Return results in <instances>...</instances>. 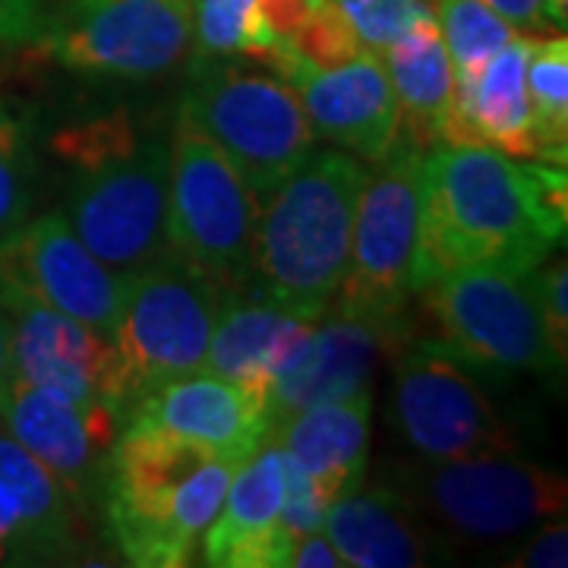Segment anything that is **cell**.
Masks as SVG:
<instances>
[{
  "instance_id": "ab89813d",
  "label": "cell",
  "mask_w": 568,
  "mask_h": 568,
  "mask_svg": "<svg viewBox=\"0 0 568 568\" xmlns=\"http://www.w3.org/2000/svg\"><path fill=\"white\" fill-rule=\"evenodd\" d=\"M77 3H82V0H44V7H48V26H51V20H54L58 13L70 10V7H77Z\"/></svg>"
},
{
  "instance_id": "8992f818",
  "label": "cell",
  "mask_w": 568,
  "mask_h": 568,
  "mask_svg": "<svg viewBox=\"0 0 568 568\" xmlns=\"http://www.w3.org/2000/svg\"><path fill=\"white\" fill-rule=\"evenodd\" d=\"M424 294L443 347L467 369L511 376L566 366L540 313L537 268L467 265L429 282Z\"/></svg>"
},
{
  "instance_id": "ac0fdd59",
  "label": "cell",
  "mask_w": 568,
  "mask_h": 568,
  "mask_svg": "<svg viewBox=\"0 0 568 568\" xmlns=\"http://www.w3.org/2000/svg\"><path fill=\"white\" fill-rule=\"evenodd\" d=\"M530 41L515 36L487 63L455 77L439 142L484 145L511 159H540L525 85Z\"/></svg>"
},
{
  "instance_id": "7a4b0ae2",
  "label": "cell",
  "mask_w": 568,
  "mask_h": 568,
  "mask_svg": "<svg viewBox=\"0 0 568 568\" xmlns=\"http://www.w3.org/2000/svg\"><path fill=\"white\" fill-rule=\"evenodd\" d=\"M241 465L140 424H123L104 470V518L130 566H190Z\"/></svg>"
},
{
  "instance_id": "4fadbf2b",
  "label": "cell",
  "mask_w": 568,
  "mask_h": 568,
  "mask_svg": "<svg viewBox=\"0 0 568 568\" xmlns=\"http://www.w3.org/2000/svg\"><path fill=\"white\" fill-rule=\"evenodd\" d=\"M3 301L10 310V379L73 405H108L126 417L121 357L111 335L10 287H3Z\"/></svg>"
},
{
  "instance_id": "d4e9b609",
  "label": "cell",
  "mask_w": 568,
  "mask_h": 568,
  "mask_svg": "<svg viewBox=\"0 0 568 568\" xmlns=\"http://www.w3.org/2000/svg\"><path fill=\"white\" fill-rule=\"evenodd\" d=\"M0 484L17 499L13 544L22 559H58L73 549L70 496L61 480L13 436H0Z\"/></svg>"
},
{
  "instance_id": "d6986e66",
  "label": "cell",
  "mask_w": 568,
  "mask_h": 568,
  "mask_svg": "<svg viewBox=\"0 0 568 568\" xmlns=\"http://www.w3.org/2000/svg\"><path fill=\"white\" fill-rule=\"evenodd\" d=\"M287 462L275 443H263L234 470L224 503L203 537V562L215 568H282L291 547L278 534Z\"/></svg>"
},
{
  "instance_id": "3957f363",
  "label": "cell",
  "mask_w": 568,
  "mask_h": 568,
  "mask_svg": "<svg viewBox=\"0 0 568 568\" xmlns=\"http://www.w3.org/2000/svg\"><path fill=\"white\" fill-rule=\"evenodd\" d=\"M364 164L328 152L306 159L256 219L250 278L268 304L320 320L345 282Z\"/></svg>"
},
{
  "instance_id": "8fae6325",
  "label": "cell",
  "mask_w": 568,
  "mask_h": 568,
  "mask_svg": "<svg viewBox=\"0 0 568 568\" xmlns=\"http://www.w3.org/2000/svg\"><path fill=\"white\" fill-rule=\"evenodd\" d=\"M395 420L405 439L429 462L503 455L515 433L499 417L484 388L443 345L402 351L395 366Z\"/></svg>"
},
{
  "instance_id": "277c9868",
  "label": "cell",
  "mask_w": 568,
  "mask_h": 568,
  "mask_svg": "<svg viewBox=\"0 0 568 568\" xmlns=\"http://www.w3.org/2000/svg\"><path fill=\"white\" fill-rule=\"evenodd\" d=\"M58 152L77 168L67 222L108 268L123 275L168 250L164 142H142L126 114H111L67 130Z\"/></svg>"
},
{
  "instance_id": "f546056e",
  "label": "cell",
  "mask_w": 568,
  "mask_h": 568,
  "mask_svg": "<svg viewBox=\"0 0 568 568\" xmlns=\"http://www.w3.org/2000/svg\"><path fill=\"white\" fill-rule=\"evenodd\" d=\"M287 41L316 70H335V67L366 54L354 29L342 17V10L335 7V0H320L313 7V13L294 29V36Z\"/></svg>"
},
{
  "instance_id": "9a60e30c",
  "label": "cell",
  "mask_w": 568,
  "mask_h": 568,
  "mask_svg": "<svg viewBox=\"0 0 568 568\" xmlns=\"http://www.w3.org/2000/svg\"><path fill=\"white\" fill-rule=\"evenodd\" d=\"M0 417L10 436L61 480L67 496L102 487L123 429V414L114 407L73 405L22 379H10L0 392Z\"/></svg>"
},
{
  "instance_id": "6da1fadb",
  "label": "cell",
  "mask_w": 568,
  "mask_h": 568,
  "mask_svg": "<svg viewBox=\"0 0 568 568\" xmlns=\"http://www.w3.org/2000/svg\"><path fill=\"white\" fill-rule=\"evenodd\" d=\"M414 291L467 265L540 268L566 241L568 181L556 164H515L484 145L436 142L420 159Z\"/></svg>"
},
{
  "instance_id": "603a6c76",
  "label": "cell",
  "mask_w": 568,
  "mask_h": 568,
  "mask_svg": "<svg viewBox=\"0 0 568 568\" xmlns=\"http://www.w3.org/2000/svg\"><path fill=\"white\" fill-rule=\"evenodd\" d=\"M323 530L345 566L417 568L429 562V544L407 515L402 496L388 489H347L325 515Z\"/></svg>"
},
{
  "instance_id": "30bf717a",
  "label": "cell",
  "mask_w": 568,
  "mask_h": 568,
  "mask_svg": "<svg viewBox=\"0 0 568 568\" xmlns=\"http://www.w3.org/2000/svg\"><path fill=\"white\" fill-rule=\"evenodd\" d=\"M190 36V0H82L58 13L41 39L77 73L152 80L181 61Z\"/></svg>"
},
{
  "instance_id": "d6a6232c",
  "label": "cell",
  "mask_w": 568,
  "mask_h": 568,
  "mask_svg": "<svg viewBox=\"0 0 568 568\" xmlns=\"http://www.w3.org/2000/svg\"><path fill=\"white\" fill-rule=\"evenodd\" d=\"M537 297H540V313L547 323L549 342L556 354L566 361L568 351V268L566 260L537 272Z\"/></svg>"
},
{
  "instance_id": "8d00e7d4",
  "label": "cell",
  "mask_w": 568,
  "mask_h": 568,
  "mask_svg": "<svg viewBox=\"0 0 568 568\" xmlns=\"http://www.w3.org/2000/svg\"><path fill=\"white\" fill-rule=\"evenodd\" d=\"M489 10H496L515 29H549L544 0H484Z\"/></svg>"
},
{
  "instance_id": "74e56055",
  "label": "cell",
  "mask_w": 568,
  "mask_h": 568,
  "mask_svg": "<svg viewBox=\"0 0 568 568\" xmlns=\"http://www.w3.org/2000/svg\"><path fill=\"white\" fill-rule=\"evenodd\" d=\"M17 521H20V511H17V499L13 493L0 484V562L7 559L10 544H13V534H17Z\"/></svg>"
},
{
  "instance_id": "52a82bcc",
  "label": "cell",
  "mask_w": 568,
  "mask_h": 568,
  "mask_svg": "<svg viewBox=\"0 0 568 568\" xmlns=\"http://www.w3.org/2000/svg\"><path fill=\"white\" fill-rule=\"evenodd\" d=\"M181 121L222 149L256 196H268L313 155V126L301 95L278 77L212 70L190 85Z\"/></svg>"
},
{
  "instance_id": "484cf974",
  "label": "cell",
  "mask_w": 568,
  "mask_h": 568,
  "mask_svg": "<svg viewBox=\"0 0 568 568\" xmlns=\"http://www.w3.org/2000/svg\"><path fill=\"white\" fill-rule=\"evenodd\" d=\"M525 85H528L530 118H534V136H537V162L566 164L568 149V41L566 36L530 41L528 67H525Z\"/></svg>"
},
{
  "instance_id": "ffe728a7",
  "label": "cell",
  "mask_w": 568,
  "mask_h": 568,
  "mask_svg": "<svg viewBox=\"0 0 568 568\" xmlns=\"http://www.w3.org/2000/svg\"><path fill=\"white\" fill-rule=\"evenodd\" d=\"M313 133L345 145L366 162H383L398 142V102L386 63L361 54L335 70H316L297 89Z\"/></svg>"
},
{
  "instance_id": "4dcf8cb0",
  "label": "cell",
  "mask_w": 568,
  "mask_h": 568,
  "mask_svg": "<svg viewBox=\"0 0 568 568\" xmlns=\"http://www.w3.org/2000/svg\"><path fill=\"white\" fill-rule=\"evenodd\" d=\"M36 162L20 123L0 121V237L26 222L32 205Z\"/></svg>"
},
{
  "instance_id": "5bb4252c",
  "label": "cell",
  "mask_w": 568,
  "mask_h": 568,
  "mask_svg": "<svg viewBox=\"0 0 568 568\" xmlns=\"http://www.w3.org/2000/svg\"><path fill=\"white\" fill-rule=\"evenodd\" d=\"M0 284L80 323L114 332L123 278L82 244L63 212L0 237Z\"/></svg>"
},
{
  "instance_id": "7402d4cb",
  "label": "cell",
  "mask_w": 568,
  "mask_h": 568,
  "mask_svg": "<svg viewBox=\"0 0 568 568\" xmlns=\"http://www.w3.org/2000/svg\"><path fill=\"white\" fill-rule=\"evenodd\" d=\"M369 424L373 392H357L351 398L310 405L282 424L268 426L265 443H275L291 465L301 467L310 480L338 499L364 480Z\"/></svg>"
},
{
  "instance_id": "836d02e7",
  "label": "cell",
  "mask_w": 568,
  "mask_h": 568,
  "mask_svg": "<svg viewBox=\"0 0 568 568\" xmlns=\"http://www.w3.org/2000/svg\"><path fill=\"white\" fill-rule=\"evenodd\" d=\"M48 29L44 0H0V41H36Z\"/></svg>"
},
{
  "instance_id": "5b68a950",
  "label": "cell",
  "mask_w": 568,
  "mask_h": 568,
  "mask_svg": "<svg viewBox=\"0 0 568 568\" xmlns=\"http://www.w3.org/2000/svg\"><path fill=\"white\" fill-rule=\"evenodd\" d=\"M121 278V313L111 342L121 357L130 410L152 388L203 369L227 287L171 250Z\"/></svg>"
},
{
  "instance_id": "44dd1931",
  "label": "cell",
  "mask_w": 568,
  "mask_h": 568,
  "mask_svg": "<svg viewBox=\"0 0 568 568\" xmlns=\"http://www.w3.org/2000/svg\"><path fill=\"white\" fill-rule=\"evenodd\" d=\"M316 320L287 313L275 304H227L224 297L203 373L256 392L268 405V388L301 361Z\"/></svg>"
},
{
  "instance_id": "9c48e42d",
  "label": "cell",
  "mask_w": 568,
  "mask_h": 568,
  "mask_svg": "<svg viewBox=\"0 0 568 568\" xmlns=\"http://www.w3.org/2000/svg\"><path fill=\"white\" fill-rule=\"evenodd\" d=\"M420 159L424 152L398 136L379 174H366L335 313L373 323H405L407 297L414 294L410 265L420 215Z\"/></svg>"
},
{
  "instance_id": "2e32d148",
  "label": "cell",
  "mask_w": 568,
  "mask_h": 568,
  "mask_svg": "<svg viewBox=\"0 0 568 568\" xmlns=\"http://www.w3.org/2000/svg\"><path fill=\"white\" fill-rule=\"evenodd\" d=\"M123 424H140L209 448L224 462L244 465L265 443L268 405L256 392L219 379L212 373H190L142 395L126 410Z\"/></svg>"
},
{
  "instance_id": "e575fe53",
  "label": "cell",
  "mask_w": 568,
  "mask_h": 568,
  "mask_svg": "<svg viewBox=\"0 0 568 568\" xmlns=\"http://www.w3.org/2000/svg\"><path fill=\"white\" fill-rule=\"evenodd\" d=\"M518 568H566L568 566V528L566 521L547 525L530 537V544L521 549L518 559H511Z\"/></svg>"
},
{
  "instance_id": "83f0119b",
  "label": "cell",
  "mask_w": 568,
  "mask_h": 568,
  "mask_svg": "<svg viewBox=\"0 0 568 568\" xmlns=\"http://www.w3.org/2000/svg\"><path fill=\"white\" fill-rule=\"evenodd\" d=\"M275 39L260 17V0H196V48L200 61L246 54L256 58Z\"/></svg>"
},
{
  "instance_id": "e0dca14e",
  "label": "cell",
  "mask_w": 568,
  "mask_h": 568,
  "mask_svg": "<svg viewBox=\"0 0 568 568\" xmlns=\"http://www.w3.org/2000/svg\"><path fill=\"white\" fill-rule=\"evenodd\" d=\"M405 323H373L332 310L323 325H313L301 361L268 388V426L310 405L369 392L379 357L405 351Z\"/></svg>"
},
{
  "instance_id": "1f68e13d",
  "label": "cell",
  "mask_w": 568,
  "mask_h": 568,
  "mask_svg": "<svg viewBox=\"0 0 568 568\" xmlns=\"http://www.w3.org/2000/svg\"><path fill=\"white\" fill-rule=\"evenodd\" d=\"M332 503L335 499L316 480H310L301 467L287 462V487H284L282 518H278V534L284 537V544L294 547L297 537L313 534V530H323L325 515H328Z\"/></svg>"
},
{
  "instance_id": "cb8c5ba5",
  "label": "cell",
  "mask_w": 568,
  "mask_h": 568,
  "mask_svg": "<svg viewBox=\"0 0 568 568\" xmlns=\"http://www.w3.org/2000/svg\"><path fill=\"white\" fill-rule=\"evenodd\" d=\"M386 58L392 92L398 102V136L426 152L443 140V121L455 92V70L439 22L410 26L402 39L388 44Z\"/></svg>"
},
{
  "instance_id": "f1b7e54d",
  "label": "cell",
  "mask_w": 568,
  "mask_h": 568,
  "mask_svg": "<svg viewBox=\"0 0 568 568\" xmlns=\"http://www.w3.org/2000/svg\"><path fill=\"white\" fill-rule=\"evenodd\" d=\"M345 22L354 29L366 54H386L395 39H402L410 26L436 20L433 0H335Z\"/></svg>"
},
{
  "instance_id": "d590c367",
  "label": "cell",
  "mask_w": 568,
  "mask_h": 568,
  "mask_svg": "<svg viewBox=\"0 0 568 568\" xmlns=\"http://www.w3.org/2000/svg\"><path fill=\"white\" fill-rule=\"evenodd\" d=\"M287 566L342 568L345 562H342V556H338L335 544L328 540V534H325V530H313V534H304V537H297V540H294Z\"/></svg>"
},
{
  "instance_id": "ba28073f",
  "label": "cell",
  "mask_w": 568,
  "mask_h": 568,
  "mask_svg": "<svg viewBox=\"0 0 568 568\" xmlns=\"http://www.w3.org/2000/svg\"><path fill=\"white\" fill-rule=\"evenodd\" d=\"M260 200L237 168L196 126L178 121L168 171V250L209 278L250 282Z\"/></svg>"
},
{
  "instance_id": "7c38bea8",
  "label": "cell",
  "mask_w": 568,
  "mask_h": 568,
  "mask_svg": "<svg viewBox=\"0 0 568 568\" xmlns=\"http://www.w3.org/2000/svg\"><path fill=\"white\" fill-rule=\"evenodd\" d=\"M417 489L429 511L470 540H503L566 511V477L503 455L433 462Z\"/></svg>"
},
{
  "instance_id": "4316f807",
  "label": "cell",
  "mask_w": 568,
  "mask_h": 568,
  "mask_svg": "<svg viewBox=\"0 0 568 568\" xmlns=\"http://www.w3.org/2000/svg\"><path fill=\"white\" fill-rule=\"evenodd\" d=\"M433 7L455 77L477 70L515 39V26L489 10L484 0H436Z\"/></svg>"
},
{
  "instance_id": "f35d334b",
  "label": "cell",
  "mask_w": 568,
  "mask_h": 568,
  "mask_svg": "<svg viewBox=\"0 0 568 568\" xmlns=\"http://www.w3.org/2000/svg\"><path fill=\"white\" fill-rule=\"evenodd\" d=\"M10 383V310L0 287V392Z\"/></svg>"
}]
</instances>
